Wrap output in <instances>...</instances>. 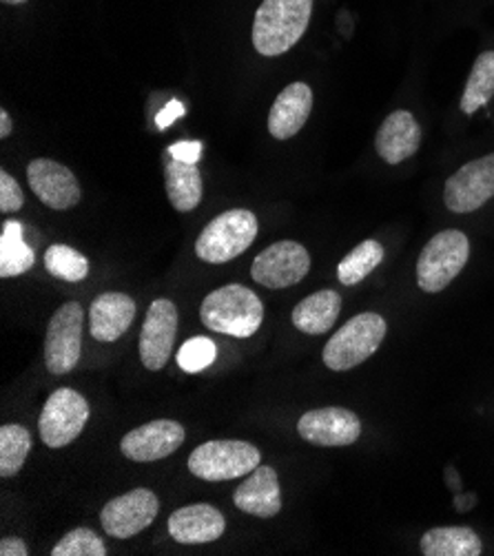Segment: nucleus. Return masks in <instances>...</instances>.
Segmentation results:
<instances>
[{
    "instance_id": "nucleus-1",
    "label": "nucleus",
    "mask_w": 494,
    "mask_h": 556,
    "mask_svg": "<svg viewBox=\"0 0 494 556\" xmlns=\"http://www.w3.org/2000/svg\"><path fill=\"white\" fill-rule=\"evenodd\" d=\"M313 16V0H264L253 21V47L259 55H276L293 49Z\"/></svg>"
},
{
    "instance_id": "nucleus-2",
    "label": "nucleus",
    "mask_w": 494,
    "mask_h": 556,
    "mask_svg": "<svg viewBox=\"0 0 494 556\" xmlns=\"http://www.w3.org/2000/svg\"><path fill=\"white\" fill-rule=\"evenodd\" d=\"M202 324L231 338H251L264 319L262 300L242 285H227L208 293L200 308Z\"/></svg>"
},
{
    "instance_id": "nucleus-3",
    "label": "nucleus",
    "mask_w": 494,
    "mask_h": 556,
    "mask_svg": "<svg viewBox=\"0 0 494 556\" xmlns=\"http://www.w3.org/2000/svg\"><path fill=\"white\" fill-rule=\"evenodd\" d=\"M387 332L389 324L381 315L359 313L328 340L321 355L324 364L335 372L351 370L377 353L381 342L387 340Z\"/></svg>"
},
{
    "instance_id": "nucleus-4",
    "label": "nucleus",
    "mask_w": 494,
    "mask_h": 556,
    "mask_svg": "<svg viewBox=\"0 0 494 556\" xmlns=\"http://www.w3.org/2000/svg\"><path fill=\"white\" fill-rule=\"evenodd\" d=\"M257 238V217L246 208H231L211 219L195 242V255L208 264H227L242 255Z\"/></svg>"
},
{
    "instance_id": "nucleus-5",
    "label": "nucleus",
    "mask_w": 494,
    "mask_h": 556,
    "mask_svg": "<svg viewBox=\"0 0 494 556\" xmlns=\"http://www.w3.org/2000/svg\"><path fill=\"white\" fill-rule=\"evenodd\" d=\"M470 257V240L457 229L436 233L417 260V287L423 293H442L464 270Z\"/></svg>"
},
{
    "instance_id": "nucleus-6",
    "label": "nucleus",
    "mask_w": 494,
    "mask_h": 556,
    "mask_svg": "<svg viewBox=\"0 0 494 556\" xmlns=\"http://www.w3.org/2000/svg\"><path fill=\"white\" fill-rule=\"evenodd\" d=\"M262 462L259 451L249 441H206L189 457V470L202 481H231L251 475Z\"/></svg>"
},
{
    "instance_id": "nucleus-7",
    "label": "nucleus",
    "mask_w": 494,
    "mask_h": 556,
    "mask_svg": "<svg viewBox=\"0 0 494 556\" xmlns=\"http://www.w3.org/2000/svg\"><path fill=\"white\" fill-rule=\"evenodd\" d=\"M87 419V400L80 393H76L74 388H59L56 393L49 395L40 413V439L49 448H65L80 437Z\"/></svg>"
},
{
    "instance_id": "nucleus-8",
    "label": "nucleus",
    "mask_w": 494,
    "mask_h": 556,
    "mask_svg": "<svg viewBox=\"0 0 494 556\" xmlns=\"http://www.w3.org/2000/svg\"><path fill=\"white\" fill-rule=\"evenodd\" d=\"M85 313L78 302L61 306L47 326L45 364L51 375H67L76 368L83 353Z\"/></svg>"
},
{
    "instance_id": "nucleus-9",
    "label": "nucleus",
    "mask_w": 494,
    "mask_h": 556,
    "mask_svg": "<svg viewBox=\"0 0 494 556\" xmlns=\"http://www.w3.org/2000/svg\"><path fill=\"white\" fill-rule=\"evenodd\" d=\"M311 270L308 251L291 240H282L264 249L251 266V277L266 289H289L300 285Z\"/></svg>"
},
{
    "instance_id": "nucleus-10",
    "label": "nucleus",
    "mask_w": 494,
    "mask_h": 556,
    "mask_svg": "<svg viewBox=\"0 0 494 556\" xmlns=\"http://www.w3.org/2000/svg\"><path fill=\"white\" fill-rule=\"evenodd\" d=\"M160 513V502L155 492L147 488H136L123 496L109 502L100 513V523L104 534L114 539H131L147 530Z\"/></svg>"
},
{
    "instance_id": "nucleus-11",
    "label": "nucleus",
    "mask_w": 494,
    "mask_h": 556,
    "mask_svg": "<svg viewBox=\"0 0 494 556\" xmlns=\"http://www.w3.org/2000/svg\"><path fill=\"white\" fill-rule=\"evenodd\" d=\"M494 198V153L464 164L444 187V202L453 213H472Z\"/></svg>"
},
{
    "instance_id": "nucleus-12",
    "label": "nucleus",
    "mask_w": 494,
    "mask_h": 556,
    "mask_svg": "<svg viewBox=\"0 0 494 556\" xmlns=\"http://www.w3.org/2000/svg\"><path fill=\"white\" fill-rule=\"evenodd\" d=\"M178 332V308L172 300H155L144 317L140 330V359L149 370L167 366Z\"/></svg>"
},
{
    "instance_id": "nucleus-13",
    "label": "nucleus",
    "mask_w": 494,
    "mask_h": 556,
    "mask_svg": "<svg viewBox=\"0 0 494 556\" xmlns=\"http://www.w3.org/2000/svg\"><path fill=\"white\" fill-rule=\"evenodd\" d=\"M185 443V428L172 419H155L127 432L121 451L136 464H153L174 455Z\"/></svg>"
},
{
    "instance_id": "nucleus-14",
    "label": "nucleus",
    "mask_w": 494,
    "mask_h": 556,
    "mask_svg": "<svg viewBox=\"0 0 494 556\" xmlns=\"http://www.w3.org/2000/svg\"><path fill=\"white\" fill-rule=\"evenodd\" d=\"M297 432L304 441L321 448L351 446L362 434V421L346 408H317L302 415Z\"/></svg>"
},
{
    "instance_id": "nucleus-15",
    "label": "nucleus",
    "mask_w": 494,
    "mask_h": 556,
    "mask_svg": "<svg viewBox=\"0 0 494 556\" xmlns=\"http://www.w3.org/2000/svg\"><path fill=\"white\" fill-rule=\"evenodd\" d=\"M27 180L36 198L53 211H67L80 202L83 193L76 176L56 160H31L27 164Z\"/></svg>"
},
{
    "instance_id": "nucleus-16",
    "label": "nucleus",
    "mask_w": 494,
    "mask_h": 556,
    "mask_svg": "<svg viewBox=\"0 0 494 556\" xmlns=\"http://www.w3.org/2000/svg\"><path fill=\"white\" fill-rule=\"evenodd\" d=\"M233 504L238 510L270 519L280 515L282 510V492H280V479L278 472L270 466H257L246 481H242L233 494Z\"/></svg>"
},
{
    "instance_id": "nucleus-17",
    "label": "nucleus",
    "mask_w": 494,
    "mask_h": 556,
    "mask_svg": "<svg viewBox=\"0 0 494 556\" xmlns=\"http://www.w3.org/2000/svg\"><path fill=\"white\" fill-rule=\"evenodd\" d=\"M421 147V127L410 111H393V114L381 123L375 149L379 157L389 164H400L413 157Z\"/></svg>"
},
{
    "instance_id": "nucleus-18",
    "label": "nucleus",
    "mask_w": 494,
    "mask_h": 556,
    "mask_svg": "<svg viewBox=\"0 0 494 556\" xmlns=\"http://www.w3.org/2000/svg\"><path fill=\"white\" fill-rule=\"evenodd\" d=\"M313 109V91L306 83H293L276 98L268 114V131L273 138L289 140L302 131Z\"/></svg>"
},
{
    "instance_id": "nucleus-19",
    "label": "nucleus",
    "mask_w": 494,
    "mask_h": 556,
    "mask_svg": "<svg viewBox=\"0 0 494 556\" xmlns=\"http://www.w3.org/2000/svg\"><path fill=\"white\" fill-rule=\"evenodd\" d=\"M227 530V519L208 504H191L169 517V534L185 545L217 541Z\"/></svg>"
},
{
    "instance_id": "nucleus-20",
    "label": "nucleus",
    "mask_w": 494,
    "mask_h": 556,
    "mask_svg": "<svg viewBox=\"0 0 494 556\" xmlns=\"http://www.w3.org/2000/svg\"><path fill=\"white\" fill-rule=\"evenodd\" d=\"M136 317V302L125 293H102L89 311V328L98 342H116Z\"/></svg>"
},
{
    "instance_id": "nucleus-21",
    "label": "nucleus",
    "mask_w": 494,
    "mask_h": 556,
    "mask_svg": "<svg viewBox=\"0 0 494 556\" xmlns=\"http://www.w3.org/2000/svg\"><path fill=\"white\" fill-rule=\"evenodd\" d=\"M342 313V298L333 289L317 291L308 298H304L293 308V324L297 330L306 332V336H324L333 328Z\"/></svg>"
},
{
    "instance_id": "nucleus-22",
    "label": "nucleus",
    "mask_w": 494,
    "mask_h": 556,
    "mask_svg": "<svg viewBox=\"0 0 494 556\" xmlns=\"http://www.w3.org/2000/svg\"><path fill=\"white\" fill-rule=\"evenodd\" d=\"M164 187H167L169 202L176 211L189 213L193 211L200 200H202V174L198 169V164L193 162H182V160H172L164 166Z\"/></svg>"
},
{
    "instance_id": "nucleus-23",
    "label": "nucleus",
    "mask_w": 494,
    "mask_h": 556,
    "mask_svg": "<svg viewBox=\"0 0 494 556\" xmlns=\"http://www.w3.org/2000/svg\"><path fill=\"white\" fill-rule=\"evenodd\" d=\"M423 556H479L483 545L472 528H432L421 536Z\"/></svg>"
},
{
    "instance_id": "nucleus-24",
    "label": "nucleus",
    "mask_w": 494,
    "mask_h": 556,
    "mask_svg": "<svg viewBox=\"0 0 494 556\" xmlns=\"http://www.w3.org/2000/svg\"><path fill=\"white\" fill-rule=\"evenodd\" d=\"M34 251L23 240V225L8 219L0 233V277H18L34 266Z\"/></svg>"
},
{
    "instance_id": "nucleus-25",
    "label": "nucleus",
    "mask_w": 494,
    "mask_h": 556,
    "mask_svg": "<svg viewBox=\"0 0 494 556\" xmlns=\"http://www.w3.org/2000/svg\"><path fill=\"white\" fill-rule=\"evenodd\" d=\"M494 98V51H483L472 65L470 78L461 96V111L466 116L477 114Z\"/></svg>"
},
{
    "instance_id": "nucleus-26",
    "label": "nucleus",
    "mask_w": 494,
    "mask_h": 556,
    "mask_svg": "<svg viewBox=\"0 0 494 556\" xmlns=\"http://www.w3.org/2000/svg\"><path fill=\"white\" fill-rule=\"evenodd\" d=\"M383 247L377 240H364L357 244L338 266V277L344 287H357L381 264Z\"/></svg>"
},
{
    "instance_id": "nucleus-27",
    "label": "nucleus",
    "mask_w": 494,
    "mask_h": 556,
    "mask_svg": "<svg viewBox=\"0 0 494 556\" xmlns=\"http://www.w3.org/2000/svg\"><path fill=\"white\" fill-rule=\"evenodd\" d=\"M31 453V434L25 426L10 424L0 428V477H14Z\"/></svg>"
},
{
    "instance_id": "nucleus-28",
    "label": "nucleus",
    "mask_w": 494,
    "mask_h": 556,
    "mask_svg": "<svg viewBox=\"0 0 494 556\" xmlns=\"http://www.w3.org/2000/svg\"><path fill=\"white\" fill-rule=\"evenodd\" d=\"M45 266L53 277H59V280H65L72 285L83 282L89 275V260L80 251L67 244L49 247L45 251Z\"/></svg>"
},
{
    "instance_id": "nucleus-29",
    "label": "nucleus",
    "mask_w": 494,
    "mask_h": 556,
    "mask_svg": "<svg viewBox=\"0 0 494 556\" xmlns=\"http://www.w3.org/2000/svg\"><path fill=\"white\" fill-rule=\"evenodd\" d=\"M104 541L89 528H76L67 532L51 549V556H104Z\"/></svg>"
},
{
    "instance_id": "nucleus-30",
    "label": "nucleus",
    "mask_w": 494,
    "mask_h": 556,
    "mask_svg": "<svg viewBox=\"0 0 494 556\" xmlns=\"http://www.w3.org/2000/svg\"><path fill=\"white\" fill-rule=\"evenodd\" d=\"M215 344L206 338L189 340L178 353V366L185 372H200L215 362Z\"/></svg>"
},
{
    "instance_id": "nucleus-31",
    "label": "nucleus",
    "mask_w": 494,
    "mask_h": 556,
    "mask_svg": "<svg viewBox=\"0 0 494 556\" xmlns=\"http://www.w3.org/2000/svg\"><path fill=\"white\" fill-rule=\"evenodd\" d=\"M25 204V193L16 178H12L8 172H0V211L3 213H16Z\"/></svg>"
},
{
    "instance_id": "nucleus-32",
    "label": "nucleus",
    "mask_w": 494,
    "mask_h": 556,
    "mask_svg": "<svg viewBox=\"0 0 494 556\" xmlns=\"http://www.w3.org/2000/svg\"><path fill=\"white\" fill-rule=\"evenodd\" d=\"M172 157L176 160H182V162H198L200 155H202V144L200 142H178L169 149Z\"/></svg>"
},
{
    "instance_id": "nucleus-33",
    "label": "nucleus",
    "mask_w": 494,
    "mask_h": 556,
    "mask_svg": "<svg viewBox=\"0 0 494 556\" xmlns=\"http://www.w3.org/2000/svg\"><path fill=\"white\" fill-rule=\"evenodd\" d=\"M0 554H3V556H27L29 547L23 539L8 536V539L0 541Z\"/></svg>"
},
{
    "instance_id": "nucleus-34",
    "label": "nucleus",
    "mask_w": 494,
    "mask_h": 556,
    "mask_svg": "<svg viewBox=\"0 0 494 556\" xmlns=\"http://www.w3.org/2000/svg\"><path fill=\"white\" fill-rule=\"evenodd\" d=\"M182 114H185V109H182V104H180V102H169V104H167V109H164L162 114L157 116V127H160V129H164V127H167L172 121L180 118Z\"/></svg>"
},
{
    "instance_id": "nucleus-35",
    "label": "nucleus",
    "mask_w": 494,
    "mask_h": 556,
    "mask_svg": "<svg viewBox=\"0 0 494 556\" xmlns=\"http://www.w3.org/2000/svg\"><path fill=\"white\" fill-rule=\"evenodd\" d=\"M477 506V496L474 494H464V492H457L455 494V508L459 513H468Z\"/></svg>"
},
{
    "instance_id": "nucleus-36",
    "label": "nucleus",
    "mask_w": 494,
    "mask_h": 556,
    "mask_svg": "<svg viewBox=\"0 0 494 556\" xmlns=\"http://www.w3.org/2000/svg\"><path fill=\"white\" fill-rule=\"evenodd\" d=\"M12 129H14V125H12V118H10V114L5 109H0V138H10V134H12Z\"/></svg>"
},
{
    "instance_id": "nucleus-37",
    "label": "nucleus",
    "mask_w": 494,
    "mask_h": 556,
    "mask_svg": "<svg viewBox=\"0 0 494 556\" xmlns=\"http://www.w3.org/2000/svg\"><path fill=\"white\" fill-rule=\"evenodd\" d=\"M446 477H448V485L453 488V492H455V494L461 492V479H459V475L455 472V468H448V470H446Z\"/></svg>"
},
{
    "instance_id": "nucleus-38",
    "label": "nucleus",
    "mask_w": 494,
    "mask_h": 556,
    "mask_svg": "<svg viewBox=\"0 0 494 556\" xmlns=\"http://www.w3.org/2000/svg\"><path fill=\"white\" fill-rule=\"evenodd\" d=\"M5 5H23V3H27V0H3Z\"/></svg>"
}]
</instances>
